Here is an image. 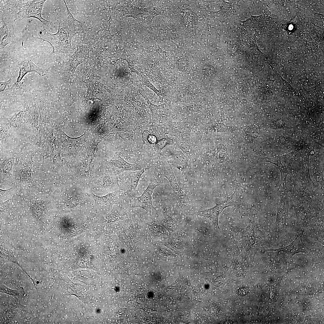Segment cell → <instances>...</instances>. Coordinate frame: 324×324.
<instances>
[{
  "mask_svg": "<svg viewBox=\"0 0 324 324\" xmlns=\"http://www.w3.org/2000/svg\"><path fill=\"white\" fill-rule=\"evenodd\" d=\"M19 68L20 70L17 82H20L25 75L29 72L35 71L40 75H45L44 70L36 65L31 61L25 62L21 64L20 65Z\"/></svg>",
  "mask_w": 324,
  "mask_h": 324,
  "instance_id": "obj_1",
  "label": "cell"
},
{
  "mask_svg": "<svg viewBox=\"0 0 324 324\" xmlns=\"http://www.w3.org/2000/svg\"><path fill=\"white\" fill-rule=\"evenodd\" d=\"M154 187V185L152 183H149L146 190L142 195L137 199V200L143 203L151 202L152 194Z\"/></svg>",
  "mask_w": 324,
  "mask_h": 324,
  "instance_id": "obj_2",
  "label": "cell"
},
{
  "mask_svg": "<svg viewBox=\"0 0 324 324\" xmlns=\"http://www.w3.org/2000/svg\"><path fill=\"white\" fill-rule=\"evenodd\" d=\"M149 141L151 143H154L156 141V138L155 136L150 135L148 137Z\"/></svg>",
  "mask_w": 324,
  "mask_h": 324,
  "instance_id": "obj_3",
  "label": "cell"
}]
</instances>
